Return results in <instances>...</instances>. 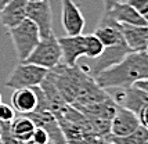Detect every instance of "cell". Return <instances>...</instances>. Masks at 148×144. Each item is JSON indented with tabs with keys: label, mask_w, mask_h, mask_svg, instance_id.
Segmentation results:
<instances>
[{
	"label": "cell",
	"mask_w": 148,
	"mask_h": 144,
	"mask_svg": "<svg viewBox=\"0 0 148 144\" xmlns=\"http://www.w3.org/2000/svg\"><path fill=\"white\" fill-rule=\"evenodd\" d=\"M107 140L112 144H148V129L140 125L134 132H132L127 136H123V137L108 136Z\"/></svg>",
	"instance_id": "17"
},
{
	"label": "cell",
	"mask_w": 148,
	"mask_h": 144,
	"mask_svg": "<svg viewBox=\"0 0 148 144\" xmlns=\"http://www.w3.org/2000/svg\"><path fill=\"white\" fill-rule=\"evenodd\" d=\"M112 98L119 107L134 112L136 115H138L148 104V94L134 85L126 89H116L115 96Z\"/></svg>",
	"instance_id": "8"
},
{
	"label": "cell",
	"mask_w": 148,
	"mask_h": 144,
	"mask_svg": "<svg viewBox=\"0 0 148 144\" xmlns=\"http://www.w3.org/2000/svg\"><path fill=\"white\" fill-rule=\"evenodd\" d=\"M35 129H36V126L32 122V119L29 118V117H26V115L15 117L14 121L10 123V132H11V134L18 141H22V143L31 141Z\"/></svg>",
	"instance_id": "16"
},
{
	"label": "cell",
	"mask_w": 148,
	"mask_h": 144,
	"mask_svg": "<svg viewBox=\"0 0 148 144\" xmlns=\"http://www.w3.org/2000/svg\"><path fill=\"white\" fill-rule=\"evenodd\" d=\"M47 73L49 71L45 68L24 61L14 67V69L8 75L4 86L8 89H13V90L25 89V87H36V86H40V83L43 82Z\"/></svg>",
	"instance_id": "4"
},
{
	"label": "cell",
	"mask_w": 148,
	"mask_h": 144,
	"mask_svg": "<svg viewBox=\"0 0 148 144\" xmlns=\"http://www.w3.org/2000/svg\"><path fill=\"white\" fill-rule=\"evenodd\" d=\"M8 33L13 40L19 62H24L29 57V54L33 51V49L38 46V43L42 39L38 26L28 18L22 21L19 25L8 29Z\"/></svg>",
	"instance_id": "2"
},
{
	"label": "cell",
	"mask_w": 148,
	"mask_h": 144,
	"mask_svg": "<svg viewBox=\"0 0 148 144\" xmlns=\"http://www.w3.org/2000/svg\"><path fill=\"white\" fill-rule=\"evenodd\" d=\"M11 104L15 112L21 115H28L38 107V93L36 87H25L14 90L11 96Z\"/></svg>",
	"instance_id": "14"
},
{
	"label": "cell",
	"mask_w": 148,
	"mask_h": 144,
	"mask_svg": "<svg viewBox=\"0 0 148 144\" xmlns=\"http://www.w3.org/2000/svg\"><path fill=\"white\" fill-rule=\"evenodd\" d=\"M15 118V110L11 105L0 103V123H11Z\"/></svg>",
	"instance_id": "20"
},
{
	"label": "cell",
	"mask_w": 148,
	"mask_h": 144,
	"mask_svg": "<svg viewBox=\"0 0 148 144\" xmlns=\"http://www.w3.org/2000/svg\"><path fill=\"white\" fill-rule=\"evenodd\" d=\"M49 144H57V143H54L53 140H50V141H49Z\"/></svg>",
	"instance_id": "26"
},
{
	"label": "cell",
	"mask_w": 148,
	"mask_h": 144,
	"mask_svg": "<svg viewBox=\"0 0 148 144\" xmlns=\"http://www.w3.org/2000/svg\"><path fill=\"white\" fill-rule=\"evenodd\" d=\"M84 49H86L84 57L94 60L101 56V53L104 51L105 47H104V45L98 40V38L91 33V35H84Z\"/></svg>",
	"instance_id": "18"
},
{
	"label": "cell",
	"mask_w": 148,
	"mask_h": 144,
	"mask_svg": "<svg viewBox=\"0 0 148 144\" xmlns=\"http://www.w3.org/2000/svg\"><path fill=\"white\" fill-rule=\"evenodd\" d=\"M119 1H123V0H103L104 11H107V10H108V8H111V7L114 6L115 3H119Z\"/></svg>",
	"instance_id": "24"
},
{
	"label": "cell",
	"mask_w": 148,
	"mask_h": 144,
	"mask_svg": "<svg viewBox=\"0 0 148 144\" xmlns=\"http://www.w3.org/2000/svg\"><path fill=\"white\" fill-rule=\"evenodd\" d=\"M51 139H50V133L43 129V128H39L36 126V129L33 132V136L31 139V143L32 144H49Z\"/></svg>",
	"instance_id": "21"
},
{
	"label": "cell",
	"mask_w": 148,
	"mask_h": 144,
	"mask_svg": "<svg viewBox=\"0 0 148 144\" xmlns=\"http://www.w3.org/2000/svg\"><path fill=\"white\" fill-rule=\"evenodd\" d=\"M61 24L66 36L83 33L86 21L79 6L73 0H61Z\"/></svg>",
	"instance_id": "7"
},
{
	"label": "cell",
	"mask_w": 148,
	"mask_h": 144,
	"mask_svg": "<svg viewBox=\"0 0 148 144\" xmlns=\"http://www.w3.org/2000/svg\"><path fill=\"white\" fill-rule=\"evenodd\" d=\"M129 53H132V51H130V49L127 47V45L125 43V40H123V42L118 43V45L105 47L104 51L101 53V56L94 58V62L91 64V67H87V65H84V67H86V69L89 71V73L94 78L100 72L105 71V69H108L110 67L121 62Z\"/></svg>",
	"instance_id": "6"
},
{
	"label": "cell",
	"mask_w": 148,
	"mask_h": 144,
	"mask_svg": "<svg viewBox=\"0 0 148 144\" xmlns=\"http://www.w3.org/2000/svg\"><path fill=\"white\" fill-rule=\"evenodd\" d=\"M138 118H140V123L148 129V104L145 105V107L143 108V111L138 114Z\"/></svg>",
	"instance_id": "22"
},
{
	"label": "cell",
	"mask_w": 148,
	"mask_h": 144,
	"mask_svg": "<svg viewBox=\"0 0 148 144\" xmlns=\"http://www.w3.org/2000/svg\"><path fill=\"white\" fill-rule=\"evenodd\" d=\"M144 79H148V51L129 53L121 62L94 76L97 85L105 90L126 89Z\"/></svg>",
	"instance_id": "1"
},
{
	"label": "cell",
	"mask_w": 148,
	"mask_h": 144,
	"mask_svg": "<svg viewBox=\"0 0 148 144\" xmlns=\"http://www.w3.org/2000/svg\"><path fill=\"white\" fill-rule=\"evenodd\" d=\"M0 137H1V126H0Z\"/></svg>",
	"instance_id": "29"
},
{
	"label": "cell",
	"mask_w": 148,
	"mask_h": 144,
	"mask_svg": "<svg viewBox=\"0 0 148 144\" xmlns=\"http://www.w3.org/2000/svg\"><path fill=\"white\" fill-rule=\"evenodd\" d=\"M148 25V0H126Z\"/></svg>",
	"instance_id": "19"
},
{
	"label": "cell",
	"mask_w": 148,
	"mask_h": 144,
	"mask_svg": "<svg viewBox=\"0 0 148 144\" xmlns=\"http://www.w3.org/2000/svg\"><path fill=\"white\" fill-rule=\"evenodd\" d=\"M123 40L130 51H148L147 32L148 25H122L119 24Z\"/></svg>",
	"instance_id": "12"
},
{
	"label": "cell",
	"mask_w": 148,
	"mask_h": 144,
	"mask_svg": "<svg viewBox=\"0 0 148 144\" xmlns=\"http://www.w3.org/2000/svg\"><path fill=\"white\" fill-rule=\"evenodd\" d=\"M61 60H62V53H61L58 39L54 35H51L49 38L40 39L38 46L33 49V51L25 60V62L51 71L58 64H61Z\"/></svg>",
	"instance_id": "3"
},
{
	"label": "cell",
	"mask_w": 148,
	"mask_h": 144,
	"mask_svg": "<svg viewBox=\"0 0 148 144\" xmlns=\"http://www.w3.org/2000/svg\"><path fill=\"white\" fill-rule=\"evenodd\" d=\"M134 86H137L138 89H141L144 93H147L148 94V79H144V80H140V82H137Z\"/></svg>",
	"instance_id": "23"
},
{
	"label": "cell",
	"mask_w": 148,
	"mask_h": 144,
	"mask_svg": "<svg viewBox=\"0 0 148 144\" xmlns=\"http://www.w3.org/2000/svg\"><path fill=\"white\" fill-rule=\"evenodd\" d=\"M10 1H11V0H0V11H1V10H3V8L10 3Z\"/></svg>",
	"instance_id": "25"
},
{
	"label": "cell",
	"mask_w": 148,
	"mask_h": 144,
	"mask_svg": "<svg viewBox=\"0 0 148 144\" xmlns=\"http://www.w3.org/2000/svg\"><path fill=\"white\" fill-rule=\"evenodd\" d=\"M22 144H32L31 141H26V143H22Z\"/></svg>",
	"instance_id": "28"
},
{
	"label": "cell",
	"mask_w": 148,
	"mask_h": 144,
	"mask_svg": "<svg viewBox=\"0 0 148 144\" xmlns=\"http://www.w3.org/2000/svg\"><path fill=\"white\" fill-rule=\"evenodd\" d=\"M28 1H39V0H28Z\"/></svg>",
	"instance_id": "30"
},
{
	"label": "cell",
	"mask_w": 148,
	"mask_h": 144,
	"mask_svg": "<svg viewBox=\"0 0 148 144\" xmlns=\"http://www.w3.org/2000/svg\"><path fill=\"white\" fill-rule=\"evenodd\" d=\"M61 53H62V58L64 64L68 67L77 65L79 58L84 57V35H76V36H62L57 38Z\"/></svg>",
	"instance_id": "10"
},
{
	"label": "cell",
	"mask_w": 148,
	"mask_h": 144,
	"mask_svg": "<svg viewBox=\"0 0 148 144\" xmlns=\"http://www.w3.org/2000/svg\"><path fill=\"white\" fill-rule=\"evenodd\" d=\"M0 103H1V94H0Z\"/></svg>",
	"instance_id": "31"
},
{
	"label": "cell",
	"mask_w": 148,
	"mask_h": 144,
	"mask_svg": "<svg viewBox=\"0 0 148 144\" xmlns=\"http://www.w3.org/2000/svg\"><path fill=\"white\" fill-rule=\"evenodd\" d=\"M103 15L114 20L118 24H122V25H147V22L140 17V14L126 0L115 3L111 8L104 11Z\"/></svg>",
	"instance_id": "11"
},
{
	"label": "cell",
	"mask_w": 148,
	"mask_h": 144,
	"mask_svg": "<svg viewBox=\"0 0 148 144\" xmlns=\"http://www.w3.org/2000/svg\"><path fill=\"white\" fill-rule=\"evenodd\" d=\"M140 118L134 112L129 111L123 107L116 108L114 118L111 119V134L114 137H123L127 136L132 132H134L140 126Z\"/></svg>",
	"instance_id": "9"
},
{
	"label": "cell",
	"mask_w": 148,
	"mask_h": 144,
	"mask_svg": "<svg viewBox=\"0 0 148 144\" xmlns=\"http://www.w3.org/2000/svg\"><path fill=\"white\" fill-rule=\"evenodd\" d=\"M26 18L38 26L40 38H49L53 33V10L50 0L28 1Z\"/></svg>",
	"instance_id": "5"
},
{
	"label": "cell",
	"mask_w": 148,
	"mask_h": 144,
	"mask_svg": "<svg viewBox=\"0 0 148 144\" xmlns=\"http://www.w3.org/2000/svg\"><path fill=\"white\" fill-rule=\"evenodd\" d=\"M26 6L28 0H11L0 11V22L6 26L7 31L26 20Z\"/></svg>",
	"instance_id": "15"
},
{
	"label": "cell",
	"mask_w": 148,
	"mask_h": 144,
	"mask_svg": "<svg viewBox=\"0 0 148 144\" xmlns=\"http://www.w3.org/2000/svg\"><path fill=\"white\" fill-rule=\"evenodd\" d=\"M93 35L98 38V40L104 45V47H110L123 42V36L121 29H119V24L108 18V17H105V15L101 17V20L98 22L97 28L94 29Z\"/></svg>",
	"instance_id": "13"
},
{
	"label": "cell",
	"mask_w": 148,
	"mask_h": 144,
	"mask_svg": "<svg viewBox=\"0 0 148 144\" xmlns=\"http://www.w3.org/2000/svg\"><path fill=\"white\" fill-rule=\"evenodd\" d=\"M147 49H148V32H147Z\"/></svg>",
	"instance_id": "27"
}]
</instances>
